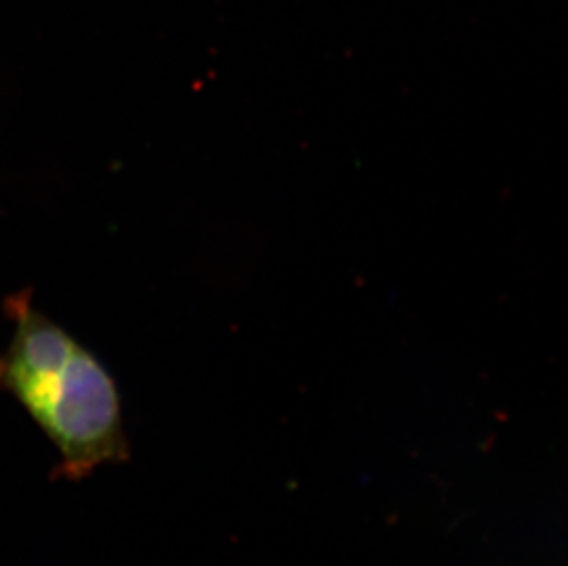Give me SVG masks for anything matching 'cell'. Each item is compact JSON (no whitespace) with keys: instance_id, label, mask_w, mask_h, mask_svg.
<instances>
[{"instance_id":"6da1fadb","label":"cell","mask_w":568,"mask_h":566,"mask_svg":"<svg viewBox=\"0 0 568 566\" xmlns=\"http://www.w3.org/2000/svg\"><path fill=\"white\" fill-rule=\"evenodd\" d=\"M16 397L60 451L54 478L80 482L100 465L129 459L116 385L83 347L78 346L63 368Z\"/></svg>"},{"instance_id":"7a4b0ae2","label":"cell","mask_w":568,"mask_h":566,"mask_svg":"<svg viewBox=\"0 0 568 566\" xmlns=\"http://www.w3.org/2000/svg\"><path fill=\"white\" fill-rule=\"evenodd\" d=\"M75 350L78 344L61 327L28 313L22 316L10 352L0 361V386L17 396L63 368Z\"/></svg>"}]
</instances>
